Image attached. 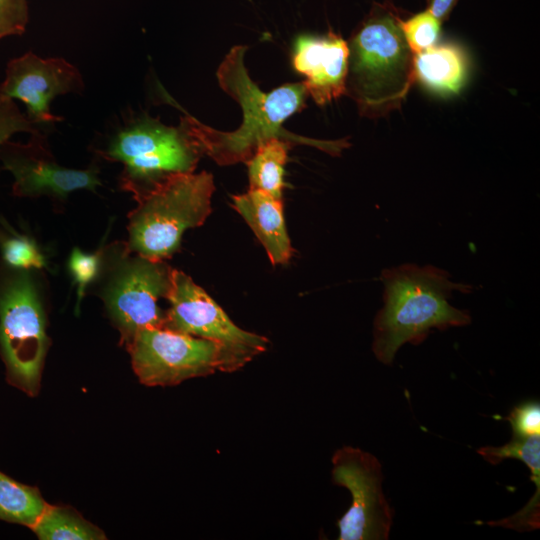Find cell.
Here are the masks:
<instances>
[{
	"instance_id": "obj_1",
	"label": "cell",
	"mask_w": 540,
	"mask_h": 540,
	"mask_svg": "<svg viewBox=\"0 0 540 540\" xmlns=\"http://www.w3.org/2000/svg\"><path fill=\"white\" fill-rule=\"evenodd\" d=\"M246 51L245 45L232 47L216 72L220 87L241 107V125L234 131L224 132L187 113L181 116L204 155L221 166L246 163L263 142L272 138L282 139L292 146H312L331 156H340L350 147L347 139H314L284 128V122L305 107L306 86L304 82L287 83L269 92L262 91L248 74L244 62Z\"/></svg>"
},
{
	"instance_id": "obj_12",
	"label": "cell",
	"mask_w": 540,
	"mask_h": 540,
	"mask_svg": "<svg viewBox=\"0 0 540 540\" xmlns=\"http://www.w3.org/2000/svg\"><path fill=\"white\" fill-rule=\"evenodd\" d=\"M83 87L79 70L65 59H43L27 52L7 64L0 96L24 102L28 119L42 127L62 120L50 110L56 96L80 92Z\"/></svg>"
},
{
	"instance_id": "obj_8",
	"label": "cell",
	"mask_w": 540,
	"mask_h": 540,
	"mask_svg": "<svg viewBox=\"0 0 540 540\" xmlns=\"http://www.w3.org/2000/svg\"><path fill=\"white\" fill-rule=\"evenodd\" d=\"M133 371L147 386H173L246 364L226 347L165 328L140 330L125 346Z\"/></svg>"
},
{
	"instance_id": "obj_21",
	"label": "cell",
	"mask_w": 540,
	"mask_h": 540,
	"mask_svg": "<svg viewBox=\"0 0 540 540\" xmlns=\"http://www.w3.org/2000/svg\"><path fill=\"white\" fill-rule=\"evenodd\" d=\"M441 23L427 9L406 20H401L404 37L414 54L420 53L437 44Z\"/></svg>"
},
{
	"instance_id": "obj_15",
	"label": "cell",
	"mask_w": 540,
	"mask_h": 540,
	"mask_svg": "<svg viewBox=\"0 0 540 540\" xmlns=\"http://www.w3.org/2000/svg\"><path fill=\"white\" fill-rule=\"evenodd\" d=\"M468 62L461 47L436 44L414 54L415 81L441 95L458 93L465 84Z\"/></svg>"
},
{
	"instance_id": "obj_18",
	"label": "cell",
	"mask_w": 540,
	"mask_h": 540,
	"mask_svg": "<svg viewBox=\"0 0 540 540\" xmlns=\"http://www.w3.org/2000/svg\"><path fill=\"white\" fill-rule=\"evenodd\" d=\"M48 503L39 489L0 471V520L31 528Z\"/></svg>"
},
{
	"instance_id": "obj_14",
	"label": "cell",
	"mask_w": 540,
	"mask_h": 540,
	"mask_svg": "<svg viewBox=\"0 0 540 540\" xmlns=\"http://www.w3.org/2000/svg\"><path fill=\"white\" fill-rule=\"evenodd\" d=\"M232 207L256 235L273 265L285 264L293 254L282 199L249 189L232 197Z\"/></svg>"
},
{
	"instance_id": "obj_3",
	"label": "cell",
	"mask_w": 540,
	"mask_h": 540,
	"mask_svg": "<svg viewBox=\"0 0 540 540\" xmlns=\"http://www.w3.org/2000/svg\"><path fill=\"white\" fill-rule=\"evenodd\" d=\"M401 20L392 5L376 3L347 41L345 94L363 117L379 118L400 108L415 82L414 53Z\"/></svg>"
},
{
	"instance_id": "obj_4",
	"label": "cell",
	"mask_w": 540,
	"mask_h": 540,
	"mask_svg": "<svg viewBox=\"0 0 540 540\" xmlns=\"http://www.w3.org/2000/svg\"><path fill=\"white\" fill-rule=\"evenodd\" d=\"M44 271L0 259V356L10 385L36 396L50 345Z\"/></svg>"
},
{
	"instance_id": "obj_13",
	"label": "cell",
	"mask_w": 540,
	"mask_h": 540,
	"mask_svg": "<svg viewBox=\"0 0 540 540\" xmlns=\"http://www.w3.org/2000/svg\"><path fill=\"white\" fill-rule=\"evenodd\" d=\"M293 68L304 75L308 95L324 105L345 94L348 46L340 35H301L294 43Z\"/></svg>"
},
{
	"instance_id": "obj_5",
	"label": "cell",
	"mask_w": 540,
	"mask_h": 540,
	"mask_svg": "<svg viewBox=\"0 0 540 540\" xmlns=\"http://www.w3.org/2000/svg\"><path fill=\"white\" fill-rule=\"evenodd\" d=\"M98 154L123 165L119 184L135 201L174 176L193 173L204 155L181 119L169 126L148 114L132 117Z\"/></svg>"
},
{
	"instance_id": "obj_19",
	"label": "cell",
	"mask_w": 540,
	"mask_h": 540,
	"mask_svg": "<svg viewBox=\"0 0 540 540\" xmlns=\"http://www.w3.org/2000/svg\"><path fill=\"white\" fill-rule=\"evenodd\" d=\"M0 224V259L6 265L23 270L51 271L46 254L33 237L18 232L5 219H1Z\"/></svg>"
},
{
	"instance_id": "obj_24",
	"label": "cell",
	"mask_w": 540,
	"mask_h": 540,
	"mask_svg": "<svg viewBox=\"0 0 540 540\" xmlns=\"http://www.w3.org/2000/svg\"><path fill=\"white\" fill-rule=\"evenodd\" d=\"M27 22V0H0V39L23 34Z\"/></svg>"
},
{
	"instance_id": "obj_7",
	"label": "cell",
	"mask_w": 540,
	"mask_h": 540,
	"mask_svg": "<svg viewBox=\"0 0 540 540\" xmlns=\"http://www.w3.org/2000/svg\"><path fill=\"white\" fill-rule=\"evenodd\" d=\"M215 190L207 171L181 174L136 200L128 214L130 251L154 261H166L181 248L186 230L201 226L212 211Z\"/></svg>"
},
{
	"instance_id": "obj_6",
	"label": "cell",
	"mask_w": 540,
	"mask_h": 540,
	"mask_svg": "<svg viewBox=\"0 0 540 540\" xmlns=\"http://www.w3.org/2000/svg\"><path fill=\"white\" fill-rule=\"evenodd\" d=\"M172 270L165 261L133 253L126 241L104 243L100 270L90 287L102 300L121 345L142 329L164 327L165 311L158 302L166 299Z\"/></svg>"
},
{
	"instance_id": "obj_10",
	"label": "cell",
	"mask_w": 540,
	"mask_h": 540,
	"mask_svg": "<svg viewBox=\"0 0 540 540\" xmlns=\"http://www.w3.org/2000/svg\"><path fill=\"white\" fill-rule=\"evenodd\" d=\"M334 484L348 489L352 503L338 521L340 540H386L393 511L383 490L379 460L359 448L342 447L332 457Z\"/></svg>"
},
{
	"instance_id": "obj_25",
	"label": "cell",
	"mask_w": 540,
	"mask_h": 540,
	"mask_svg": "<svg viewBox=\"0 0 540 540\" xmlns=\"http://www.w3.org/2000/svg\"><path fill=\"white\" fill-rule=\"evenodd\" d=\"M458 0H427V10L440 22L447 20Z\"/></svg>"
},
{
	"instance_id": "obj_22",
	"label": "cell",
	"mask_w": 540,
	"mask_h": 540,
	"mask_svg": "<svg viewBox=\"0 0 540 540\" xmlns=\"http://www.w3.org/2000/svg\"><path fill=\"white\" fill-rule=\"evenodd\" d=\"M17 132L45 134L42 127L31 122L19 110L13 99L0 96V148Z\"/></svg>"
},
{
	"instance_id": "obj_23",
	"label": "cell",
	"mask_w": 540,
	"mask_h": 540,
	"mask_svg": "<svg viewBox=\"0 0 540 540\" xmlns=\"http://www.w3.org/2000/svg\"><path fill=\"white\" fill-rule=\"evenodd\" d=\"M512 428L513 437L540 435V405L538 401H526L514 407L505 417Z\"/></svg>"
},
{
	"instance_id": "obj_11",
	"label": "cell",
	"mask_w": 540,
	"mask_h": 540,
	"mask_svg": "<svg viewBox=\"0 0 540 540\" xmlns=\"http://www.w3.org/2000/svg\"><path fill=\"white\" fill-rule=\"evenodd\" d=\"M2 168L14 178L12 193L21 198L47 196L62 202L77 190L96 191L99 168L71 169L58 164L45 134L31 135L26 144L6 141L0 148Z\"/></svg>"
},
{
	"instance_id": "obj_17",
	"label": "cell",
	"mask_w": 540,
	"mask_h": 540,
	"mask_svg": "<svg viewBox=\"0 0 540 540\" xmlns=\"http://www.w3.org/2000/svg\"><path fill=\"white\" fill-rule=\"evenodd\" d=\"M41 540H103L104 532L66 506L48 504L30 528Z\"/></svg>"
},
{
	"instance_id": "obj_9",
	"label": "cell",
	"mask_w": 540,
	"mask_h": 540,
	"mask_svg": "<svg viewBox=\"0 0 540 540\" xmlns=\"http://www.w3.org/2000/svg\"><path fill=\"white\" fill-rule=\"evenodd\" d=\"M166 300L170 306L165 311V329L216 342L245 364L268 346L266 337L234 324L207 292L180 270H172Z\"/></svg>"
},
{
	"instance_id": "obj_16",
	"label": "cell",
	"mask_w": 540,
	"mask_h": 540,
	"mask_svg": "<svg viewBox=\"0 0 540 540\" xmlns=\"http://www.w3.org/2000/svg\"><path fill=\"white\" fill-rule=\"evenodd\" d=\"M292 147L290 143L278 138L263 142L246 161L249 189L282 199L285 187L284 167Z\"/></svg>"
},
{
	"instance_id": "obj_2",
	"label": "cell",
	"mask_w": 540,
	"mask_h": 540,
	"mask_svg": "<svg viewBox=\"0 0 540 540\" xmlns=\"http://www.w3.org/2000/svg\"><path fill=\"white\" fill-rule=\"evenodd\" d=\"M383 306L373 324L372 350L391 364L406 343L419 344L432 329L445 330L471 323L470 313L452 306L454 291L466 294L472 285L455 282L444 269L404 263L382 270Z\"/></svg>"
},
{
	"instance_id": "obj_20",
	"label": "cell",
	"mask_w": 540,
	"mask_h": 540,
	"mask_svg": "<svg viewBox=\"0 0 540 540\" xmlns=\"http://www.w3.org/2000/svg\"><path fill=\"white\" fill-rule=\"evenodd\" d=\"M108 232H106L100 247L96 251L88 253L74 247L69 255L67 267L73 284L76 286L75 314H79L81 301L99 273L103 245Z\"/></svg>"
}]
</instances>
